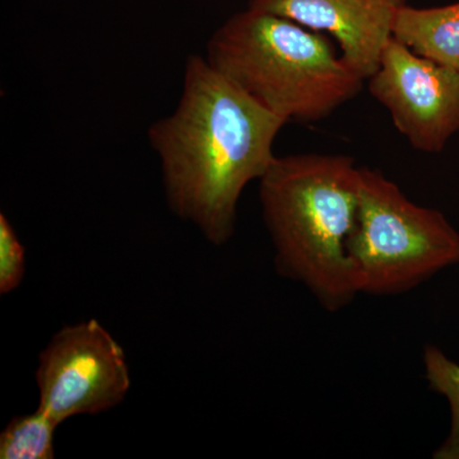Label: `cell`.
I'll return each mask as SVG.
<instances>
[{
    "label": "cell",
    "instance_id": "5b68a950",
    "mask_svg": "<svg viewBox=\"0 0 459 459\" xmlns=\"http://www.w3.org/2000/svg\"><path fill=\"white\" fill-rule=\"evenodd\" d=\"M39 410L57 425L117 406L131 388L122 346L91 319L57 332L39 359Z\"/></svg>",
    "mask_w": 459,
    "mask_h": 459
},
{
    "label": "cell",
    "instance_id": "6da1fadb",
    "mask_svg": "<svg viewBox=\"0 0 459 459\" xmlns=\"http://www.w3.org/2000/svg\"><path fill=\"white\" fill-rule=\"evenodd\" d=\"M286 124L207 57L188 56L177 108L148 129L172 212L214 246L228 243L238 199L270 169L274 140Z\"/></svg>",
    "mask_w": 459,
    "mask_h": 459
},
{
    "label": "cell",
    "instance_id": "277c9868",
    "mask_svg": "<svg viewBox=\"0 0 459 459\" xmlns=\"http://www.w3.org/2000/svg\"><path fill=\"white\" fill-rule=\"evenodd\" d=\"M347 253L359 294L397 296L459 264V232L440 211L413 204L382 172L360 168Z\"/></svg>",
    "mask_w": 459,
    "mask_h": 459
},
{
    "label": "cell",
    "instance_id": "52a82bcc",
    "mask_svg": "<svg viewBox=\"0 0 459 459\" xmlns=\"http://www.w3.org/2000/svg\"><path fill=\"white\" fill-rule=\"evenodd\" d=\"M407 0H247V8L336 39L341 56L365 81L376 74Z\"/></svg>",
    "mask_w": 459,
    "mask_h": 459
},
{
    "label": "cell",
    "instance_id": "3957f363",
    "mask_svg": "<svg viewBox=\"0 0 459 459\" xmlns=\"http://www.w3.org/2000/svg\"><path fill=\"white\" fill-rule=\"evenodd\" d=\"M205 57L286 123L325 119L355 99L365 81L322 32L250 8L214 31Z\"/></svg>",
    "mask_w": 459,
    "mask_h": 459
},
{
    "label": "cell",
    "instance_id": "30bf717a",
    "mask_svg": "<svg viewBox=\"0 0 459 459\" xmlns=\"http://www.w3.org/2000/svg\"><path fill=\"white\" fill-rule=\"evenodd\" d=\"M422 365L430 388L446 397L451 407V430L433 457L459 459V365L434 344H425Z\"/></svg>",
    "mask_w": 459,
    "mask_h": 459
},
{
    "label": "cell",
    "instance_id": "ba28073f",
    "mask_svg": "<svg viewBox=\"0 0 459 459\" xmlns=\"http://www.w3.org/2000/svg\"><path fill=\"white\" fill-rule=\"evenodd\" d=\"M392 38L459 74V2L437 8L404 5L395 16Z\"/></svg>",
    "mask_w": 459,
    "mask_h": 459
},
{
    "label": "cell",
    "instance_id": "7a4b0ae2",
    "mask_svg": "<svg viewBox=\"0 0 459 459\" xmlns=\"http://www.w3.org/2000/svg\"><path fill=\"white\" fill-rule=\"evenodd\" d=\"M360 168L346 155L276 156L259 179L263 220L281 276L329 313L358 298L347 240L355 225Z\"/></svg>",
    "mask_w": 459,
    "mask_h": 459
},
{
    "label": "cell",
    "instance_id": "8992f818",
    "mask_svg": "<svg viewBox=\"0 0 459 459\" xmlns=\"http://www.w3.org/2000/svg\"><path fill=\"white\" fill-rule=\"evenodd\" d=\"M371 96L421 152H440L459 131V74L392 38L369 78Z\"/></svg>",
    "mask_w": 459,
    "mask_h": 459
},
{
    "label": "cell",
    "instance_id": "9c48e42d",
    "mask_svg": "<svg viewBox=\"0 0 459 459\" xmlns=\"http://www.w3.org/2000/svg\"><path fill=\"white\" fill-rule=\"evenodd\" d=\"M59 427L41 410L30 415L16 416L0 434L2 459H51L54 431Z\"/></svg>",
    "mask_w": 459,
    "mask_h": 459
},
{
    "label": "cell",
    "instance_id": "8fae6325",
    "mask_svg": "<svg viewBox=\"0 0 459 459\" xmlns=\"http://www.w3.org/2000/svg\"><path fill=\"white\" fill-rule=\"evenodd\" d=\"M25 247L4 213L0 214V294L14 291L26 271Z\"/></svg>",
    "mask_w": 459,
    "mask_h": 459
}]
</instances>
